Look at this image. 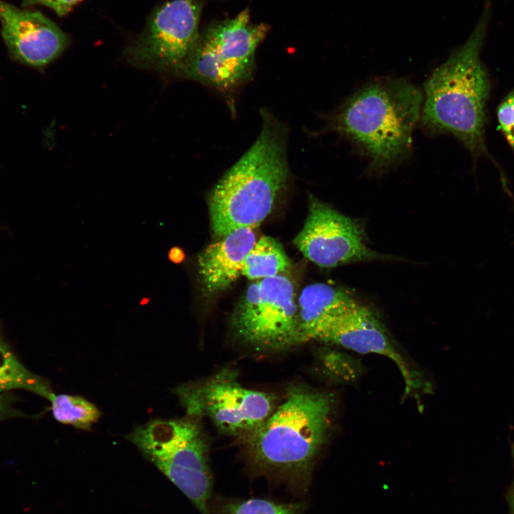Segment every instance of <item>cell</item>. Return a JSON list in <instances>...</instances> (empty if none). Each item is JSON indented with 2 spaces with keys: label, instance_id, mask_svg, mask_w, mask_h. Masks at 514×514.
<instances>
[{
  "label": "cell",
  "instance_id": "6da1fadb",
  "mask_svg": "<svg viewBox=\"0 0 514 514\" xmlns=\"http://www.w3.org/2000/svg\"><path fill=\"white\" fill-rule=\"evenodd\" d=\"M423 101V91L405 79L375 80L346 99L328 128L367 160L368 172L382 173L410 155Z\"/></svg>",
  "mask_w": 514,
  "mask_h": 514
},
{
  "label": "cell",
  "instance_id": "7a4b0ae2",
  "mask_svg": "<svg viewBox=\"0 0 514 514\" xmlns=\"http://www.w3.org/2000/svg\"><path fill=\"white\" fill-rule=\"evenodd\" d=\"M333 410L330 394L303 386L290 388L283 403L243 438L250 465L303 489L328 440Z\"/></svg>",
  "mask_w": 514,
  "mask_h": 514
},
{
  "label": "cell",
  "instance_id": "3957f363",
  "mask_svg": "<svg viewBox=\"0 0 514 514\" xmlns=\"http://www.w3.org/2000/svg\"><path fill=\"white\" fill-rule=\"evenodd\" d=\"M260 133L247 151L211 191L208 206L213 233L221 238L241 228L258 227L271 213L290 175L286 131L261 112Z\"/></svg>",
  "mask_w": 514,
  "mask_h": 514
},
{
  "label": "cell",
  "instance_id": "277c9868",
  "mask_svg": "<svg viewBox=\"0 0 514 514\" xmlns=\"http://www.w3.org/2000/svg\"><path fill=\"white\" fill-rule=\"evenodd\" d=\"M470 40L435 68L423 86L420 122L432 133H450L473 153L485 150L483 127L489 83Z\"/></svg>",
  "mask_w": 514,
  "mask_h": 514
},
{
  "label": "cell",
  "instance_id": "5b68a950",
  "mask_svg": "<svg viewBox=\"0 0 514 514\" xmlns=\"http://www.w3.org/2000/svg\"><path fill=\"white\" fill-rule=\"evenodd\" d=\"M125 438L137 447L195 505L210 514L213 478L208 446L198 418L152 419Z\"/></svg>",
  "mask_w": 514,
  "mask_h": 514
},
{
  "label": "cell",
  "instance_id": "8992f818",
  "mask_svg": "<svg viewBox=\"0 0 514 514\" xmlns=\"http://www.w3.org/2000/svg\"><path fill=\"white\" fill-rule=\"evenodd\" d=\"M268 30L252 22L248 9L211 24L200 32L179 75L223 91L242 85L253 73L256 51Z\"/></svg>",
  "mask_w": 514,
  "mask_h": 514
},
{
  "label": "cell",
  "instance_id": "52a82bcc",
  "mask_svg": "<svg viewBox=\"0 0 514 514\" xmlns=\"http://www.w3.org/2000/svg\"><path fill=\"white\" fill-rule=\"evenodd\" d=\"M173 392L187 415L206 417L223 433L242 438L258 428L276 408L273 393L242 386L230 368L181 384Z\"/></svg>",
  "mask_w": 514,
  "mask_h": 514
},
{
  "label": "cell",
  "instance_id": "ba28073f",
  "mask_svg": "<svg viewBox=\"0 0 514 514\" xmlns=\"http://www.w3.org/2000/svg\"><path fill=\"white\" fill-rule=\"evenodd\" d=\"M292 281L282 274L248 287L232 316V326L244 342L283 350L302 343L298 304Z\"/></svg>",
  "mask_w": 514,
  "mask_h": 514
},
{
  "label": "cell",
  "instance_id": "9c48e42d",
  "mask_svg": "<svg viewBox=\"0 0 514 514\" xmlns=\"http://www.w3.org/2000/svg\"><path fill=\"white\" fill-rule=\"evenodd\" d=\"M201 0H169L158 7L143 32L126 49L131 65L179 74L200 35Z\"/></svg>",
  "mask_w": 514,
  "mask_h": 514
},
{
  "label": "cell",
  "instance_id": "30bf717a",
  "mask_svg": "<svg viewBox=\"0 0 514 514\" xmlns=\"http://www.w3.org/2000/svg\"><path fill=\"white\" fill-rule=\"evenodd\" d=\"M366 241L361 223L309 195L306 219L293 241L306 258L323 268L390 258L369 248Z\"/></svg>",
  "mask_w": 514,
  "mask_h": 514
},
{
  "label": "cell",
  "instance_id": "8fae6325",
  "mask_svg": "<svg viewBox=\"0 0 514 514\" xmlns=\"http://www.w3.org/2000/svg\"><path fill=\"white\" fill-rule=\"evenodd\" d=\"M314 340L362 354L375 353L390 358L401 373L405 394L417 390L422 386L418 372L391 340L378 316L357 301L331 320Z\"/></svg>",
  "mask_w": 514,
  "mask_h": 514
},
{
  "label": "cell",
  "instance_id": "7c38bea8",
  "mask_svg": "<svg viewBox=\"0 0 514 514\" xmlns=\"http://www.w3.org/2000/svg\"><path fill=\"white\" fill-rule=\"evenodd\" d=\"M0 21L9 53L28 66L44 67L69 46L66 34L38 11L19 9L0 0Z\"/></svg>",
  "mask_w": 514,
  "mask_h": 514
},
{
  "label": "cell",
  "instance_id": "4fadbf2b",
  "mask_svg": "<svg viewBox=\"0 0 514 514\" xmlns=\"http://www.w3.org/2000/svg\"><path fill=\"white\" fill-rule=\"evenodd\" d=\"M256 241L253 229L237 228L198 253L197 271L205 296L224 291L241 275L244 260Z\"/></svg>",
  "mask_w": 514,
  "mask_h": 514
},
{
  "label": "cell",
  "instance_id": "5bb4252c",
  "mask_svg": "<svg viewBox=\"0 0 514 514\" xmlns=\"http://www.w3.org/2000/svg\"><path fill=\"white\" fill-rule=\"evenodd\" d=\"M356 299L347 291L323 283L306 286L298 301L302 343L314 341L319 331Z\"/></svg>",
  "mask_w": 514,
  "mask_h": 514
},
{
  "label": "cell",
  "instance_id": "9a60e30c",
  "mask_svg": "<svg viewBox=\"0 0 514 514\" xmlns=\"http://www.w3.org/2000/svg\"><path fill=\"white\" fill-rule=\"evenodd\" d=\"M19 389L49 401L54 395L49 381L29 370L20 361L0 326V393Z\"/></svg>",
  "mask_w": 514,
  "mask_h": 514
},
{
  "label": "cell",
  "instance_id": "2e32d148",
  "mask_svg": "<svg viewBox=\"0 0 514 514\" xmlns=\"http://www.w3.org/2000/svg\"><path fill=\"white\" fill-rule=\"evenodd\" d=\"M289 266L290 260L281 243L263 236L247 254L241 275L250 280H261L279 275Z\"/></svg>",
  "mask_w": 514,
  "mask_h": 514
},
{
  "label": "cell",
  "instance_id": "e0dca14e",
  "mask_svg": "<svg viewBox=\"0 0 514 514\" xmlns=\"http://www.w3.org/2000/svg\"><path fill=\"white\" fill-rule=\"evenodd\" d=\"M49 402L56 421L78 429L91 430L101 416L96 405L80 395L54 393Z\"/></svg>",
  "mask_w": 514,
  "mask_h": 514
},
{
  "label": "cell",
  "instance_id": "ac0fdd59",
  "mask_svg": "<svg viewBox=\"0 0 514 514\" xmlns=\"http://www.w3.org/2000/svg\"><path fill=\"white\" fill-rule=\"evenodd\" d=\"M302 503H278L266 499L251 498L224 501L218 514H302Z\"/></svg>",
  "mask_w": 514,
  "mask_h": 514
},
{
  "label": "cell",
  "instance_id": "d6986e66",
  "mask_svg": "<svg viewBox=\"0 0 514 514\" xmlns=\"http://www.w3.org/2000/svg\"><path fill=\"white\" fill-rule=\"evenodd\" d=\"M498 116L509 143L514 148V91H512L500 105Z\"/></svg>",
  "mask_w": 514,
  "mask_h": 514
},
{
  "label": "cell",
  "instance_id": "ffe728a7",
  "mask_svg": "<svg viewBox=\"0 0 514 514\" xmlns=\"http://www.w3.org/2000/svg\"><path fill=\"white\" fill-rule=\"evenodd\" d=\"M81 0H23L24 5L41 4L53 9L62 16L68 14Z\"/></svg>",
  "mask_w": 514,
  "mask_h": 514
},
{
  "label": "cell",
  "instance_id": "44dd1931",
  "mask_svg": "<svg viewBox=\"0 0 514 514\" xmlns=\"http://www.w3.org/2000/svg\"><path fill=\"white\" fill-rule=\"evenodd\" d=\"M16 398L10 393H0V421L24 415L14 406Z\"/></svg>",
  "mask_w": 514,
  "mask_h": 514
},
{
  "label": "cell",
  "instance_id": "7402d4cb",
  "mask_svg": "<svg viewBox=\"0 0 514 514\" xmlns=\"http://www.w3.org/2000/svg\"><path fill=\"white\" fill-rule=\"evenodd\" d=\"M168 257L172 263H179L184 258V253L182 249L175 246L169 250Z\"/></svg>",
  "mask_w": 514,
  "mask_h": 514
},
{
  "label": "cell",
  "instance_id": "603a6c76",
  "mask_svg": "<svg viewBox=\"0 0 514 514\" xmlns=\"http://www.w3.org/2000/svg\"><path fill=\"white\" fill-rule=\"evenodd\" d=\"M506 501L508 506V514H514V478L508 490Z\"/></svg>",
  "mask_w": 514,
  "mask_h": 514
}]
</instances>
